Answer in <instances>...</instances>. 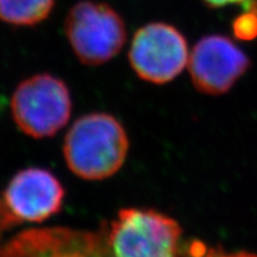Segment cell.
<instances>
[{
  "mask_svg": "<svg viewBox=\"0 0 257 257\" xmlns=\"http://www.w3.org/2000/svg\"><path fill=\"white\" fill-rule=\"evenodd\" d=\"M249 67L246 54L224 35L201 37L188 59L193 85L199 92L210 95L230 91Z\"/></svg>",
  "mask_w": 257,
  "mask_h": 257,
  "instance_id": "7",
  "label": "cell"
},
{
  "mask_svg": "<svg viewBox=\"0 0 257 257\" xmlns=\"http://www.w3.org/2000/svg\"><path fill=\"white\" fill-rule=\"evenodd\" d=\"M243 6L244 12L232 22V32L237 40L253 41L257 38V9L251 0L244 3Z\"/></svg>",
  "mask_w": 257,
  "mask_h": 257,
  "instance_id": "10",
  "label": "cell"
},
{
  "mask_svg": "<svg viewBox=\"0 0 257 257\" xmlns=\"http://www.w3.org/2000/svg\"><path fill=\"white\" fill-rule=\"evenodd\" d=\"M202 2H204L208 8L218 9V8H223V6H226V5L244 4V3L248 2V0H202Z\"/></svg>",
  "mask_w": 257,
  "mask_h": 257,
  "instance_id": "12",
  "label": "cell"
},
{
  "mask_svg": "<svg viewBox=\"0 0 257 257\" xmlns=\"http://www.w3.org/2000/svg\"><path fill=\"white\" fill-rule=\"evenodd\" d=\"M64 32L79 61L100 66L113 59L126 42V25L121 16L105 3L82 0L69 10Z\"/></svg>",
  "mask_w": 257,
  "mask_h": 257,
  "instance_id": "2",
  "label": "cell"
},
{
  "mask_svg": "<svg viewBox=\"0 0 257 257\" xmlns=\"http://www.w3.org/2000/svg\"><path fill=\"white\" fill-rule=\"evenodd\" d=\"M55 0H0V21L14 27H35L49 17Z\"/></svg>",
  "mask_w": 257,
  "mask_h": 257,
  "instance_id": "9",
  "label": "cell"
},
{
  "mask_svg": "<svg viewBox=\"0 0 257 257\" xmlns=\"http://www.w3.org/2000/svg\"><path fill=\"white\" fill-rule=\"evenodd\" d=\"M0 257H111L107 229L98 232L69 227L27 230L0 245Z\"/></svg>",
  "mask_w": 257,
  "mask_h": 257,
  "instance_id": "6",
  "label": "cell"
},
{
  "mask_svg": "<svg viewBox=\"0 0 257 257\" xmlns=\"http://www.w3.org/2000/svg\"><path fill=\"white\" fill-rule=\"evenodd\" d=\"M188 257H257V256L251 255V253H246V252L229 253V255H226V253L219 252L213 249H208V250L193 249V252L189 253Z\"/></svg>",
  "mask_w": 257,
  "mask_h": 257,
  "instance_id": "11",
  "label": "cell"
},
{
  "mask_svg": "<svg viewBox=\"0 0 257 257\" xmlns=\"http://www.w3.org/2000/svg\"><path fill=\"white\" fill-rule=\"evenodd\" d=\"M186 37L174 25L154 22L140 28L128 49L134 72L144 81L163 85L181 74L188 63Z\"/></svg>",
  "mask_w": 257,
  "mask_h": 257,
  "instance_id": "5",
  "label": "cell"
},
{
  "mask_svg": "<svg viewBox=\"0 0 257 257\" xmlns=\"http://www.w3.org/2000/svg\"><path fill=\"white\" fill-rule=\"evenodd\" d=\"M11 111L22 133L34 138L51 137L68 123L72 113L70 92L56 76L36 74L17 86Z\"/></svg>",
  "mask_w": 257,
  "mask_h": 257,
  "instance_id": "3",
  "label": "cell"
},
{
  "mask_svg": "<svg viewBox=\"0 0 257 257\" xmlns=\"http://www.w3.org/2000/svg\"><path fill=\"white\" fill-rule=\"evenodd\" d=\"M251 3H252V5L257 9V0H251Z\"/></svg>",
  "mask_w": 257,
  "mask_h": 257,
  "instance_id": "13",
  "label": "cell"
},
{
  "mask_svg": "<svg viewBox=\"0 0 257 257\" xmlns=\"http://www.w3.org/2000/svg\"><path fill=\"white\" fill-rule=\"evenodd\" d=\"M64 189L55 175L42 168L17 173L4 192V207L12 221L40 223L62 207Z\"/></svg>",
  "mask_w": 257,
  "mask_h": 257,
  "instance_id": "8",
  "label": "cell"
},
{
  "mask_svg": "<svg viewBox=\"0 0 257 257\" xmlns=\"http://www.w3.org/2000/svg\"><path fill=\"white\" fill-rule=\"evenodd\" d=\"M128 150L126 131L113 115L89 113L80 117L66 135L63 155L67 166L88 181L114 175Z\"/></svg>",
  "mask_w": 257,
  "mask_h": 257,
  "instance_id": "1",
  "label": "cell"
},
{
  "mask_svg": "<svg viewBox=\"0 0 257 257\" xmlns=\"http://www.w3.org/2000/svg\"><path fill=\"white\" fill-rule=\"evenodd\" d=\"M181 227L154 210L124 208L107 229L111 257H180Z\"/></svg>",
  "mask_w": 257,
  "mask_h": 257,
  "instance_id": "4",
  "label": "cell"
}]
</instances>
